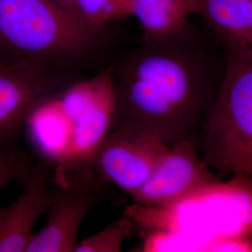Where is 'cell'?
Listing matches in <instances>:
<instances>
[{
    "label": "cell",
    "mask_w": 252,
    "mask_h": 252,
    "mask_svg": "<svg viewBox=\"0 0 252 252\" xmlns=\"http://www.w3.org/2000/svg\"><path fill=\"white\" fill-rule=\"evenodd\" d=\"M226 54L203 23L142 44L111 66V130L150 135L165 144L200 145L226 71ZM110 130V131H111Z\"/></svg>",
    "instance_id": "cell-1"
},
{
    "label": "cell",
    "mask_w": 252,
    "mask_h": 252,
    "mask_svg": "<svg viewBox=\"0 0 252 252\" xmlns=\"http://www.w3.org/2000/svg\"><path fill=\"white\" fill-rule=\"evenodd\" d=\"M98 34L51 0H0V63L57 66L88 54Z\"/></svg>",
    "instance_id": "cell-2"
},
{
    "label": "cell",
    "mask_w": 252,
    "mask_h": 252,
    "mask_svg": "<svg viewBox=\"0 0 252 252\" xmlns=\"http://www.w3.org/2000/svg\"><path fill=\"white\" fill-rule=\"evenodd\" d=\"M226 71L202 137L203 160L220 177L252 181V57L226 55Z\"/></svg>",
    "instance_id": "cell-3"
},
{
    "label": "cell",
    "mask_w": 252,
    "mask_h": 252,
    "mask_svg": "<svg viewBox=\"0 0 252 252\" xmlns=\"http://www.w3.org/2000/svg\"><path fill=\"white\" fill-rule=\"evenodd\" d=\"M198 148L189 139L170 146L151 179L131 196L143 206L171 208L223 189L220 177L199 157Z\"/></svg>",
    "instance_id": "cell-4"
},
{
    "label": "cell",
    "mask_w": 252,
    "mask_h": 252,
    "mask_svg": "<svg viewBox=\"0 0 252 252\" xmlns=\"http://www.w3.org/2000/svg\"><path fill=\"white\" fill-rule=\"evenodd\" d=\"M61 108L71 123L67 159L88 161L111 130L114 91L111 66L63 94Z\"/></svg>",
    "instance_id": "cell-5"
},
{
    "label": "cell",
    "mask_w": 252,
    "mask_h": 252,
    "mask_svg": "<svg viewBox=\"0 0 252 252\" xmlns=\"http://www.w3.org/2000/svg\"><path fill=\"white\" fill-rule=\"evenodd\" d=\"M169 151V145L153 136L115 129L98 145L90 162L103 177L132 195L151 179Z\"/></svg>",
    "instance_id": "cell-6"
},
{
    "label": "cell",
    "mask_w": 252,
    "mask_h": 252,
    "mask_svg": "<svg viewBox=\"0 0 252 252\" xmlns=\"http://www.w3.org/2000/svg\"><path fill=\"white\" fill-rule=\"evenodd\" d=\"M56 67L40 62L0 63V151L15 147L29 117L51 95Z\"/></svg>",
    "instance_id": "cell-7"
},
{
    "label": "cell",
    "mask_w": 252,
    "mask_h": 252,
    "mask_svg": "<svg viewBox=\"0 0 252 252\" xmlns=\"http://www.w3.org/2000/svg\"><path fill=\"white\" fill-rule=\"evenodd\" d=\"M96 203V194L87 185L53 189L46 224L34 233L26 252H73L81 223Z\"/></svg>",
    "instance_id": "cell-8"
},
{
    "label": "cell",
    "mask_w": 252,
    "mask_h": 252,
    "mask_svg": "<svg viewBox=\"0 0 252 252\" xmlns=\"http://www.w3.org/2000/svg\"><path fill=\"white\" fill-rule=\"evenodd\" d=\"M49 173L44 164L32 166L21 196L7 207H0V252H26L34 227L46 214L52 199Z\"/></svg>",
    "instance_id": "cell-9"
},
{
    "label": "cell",
    "mask_w": 252,
    "mask_h": 252,
    "mask_svg": "<svg viewBox=\"0 0 252 252\" xmlns=\"http://www.w3.org/2000/svg\"><path fill=\"white\" fill-rule=\"evenodd\" d=\"M198 17L226 55L252 57V0H203Z\"/></svg>",
    "instance_id": "cell-10"
},
{
    "label": "cell",
    "mask_w": 252,
    "mask_h": 252,
    "mask_svg": "<svg viewBox=\"0 0 252 252\" xmlns=\"http://www.w3.org/2000/svg\"><path fill=\"white\" fill-rule=\"evenodd\" d=\"M202 4L203 0H131V9L142 28V40H155L185 31Z\"/></svg>",
    "instance_id": "cell-11"
},
{
    "label": "cell",
    "mask_w": 252,
    "mask_h": 252,
    "mask_svg": "<svg viewBox=\"0 0 252 252\" xmlns=\"http://www.w3.org/2000/svg\"><path fill=\"white\" fill-rule=\"evenodd\" d=\"M73 5L76 14L97 30L111 21L132 16L131 0H73Z\"/></svg>",
    "instance_id": "cell-12"
},
{
    "label": "cell",
    "mask_w": 252,
    "mask_h": 252,
    "mask_svg": "<svg viewBox=\"0 0 252 252\" xmlns=\"http://www.w3.org/2000/svg\"><path fill=\"white\" fill-rule=\"evenodd\" d=\"M132 225L126 219H121L102 231L78 242L73 252H119Z\"/></svg>",
    "instance_id": "cell-13"
},
{
    "label": "cell",
    "mask_w": 252,
    "mask_h": 252,
    "mask_svg": "<svg viewBox=\"0 0 252 252\" xmlns=\"http://www.w3.org/2000/svg\"><path fill=\"white\" fill-rule=\"evenodd\" d=\"M33 164L25 151L12 147L0 151V192L9 182L26 181Z\"/></svg>",
    "instance_id": "cell-14"
},
{
    "label": "cell",
    "mask_w": 252,
    "mask_h": 252,
    "mask_svg": "<svg viewBox=\"0 0 252 252\" xmlns=\"http://www.w3.org/2000/svg\"><path fill=\"white\" fill-rule=\"evenodd\" d=\"M54 2L55 4L63 7L64 9H68L70 10L71 12H73L74 14H76L75 12V9H74V5H73V0H51ZM77 15V14H76ZM78 16V15H77ZM79 17V16H78Z\"/></svg>",
    "instance_id": "cell-15"
}]
</instances>
